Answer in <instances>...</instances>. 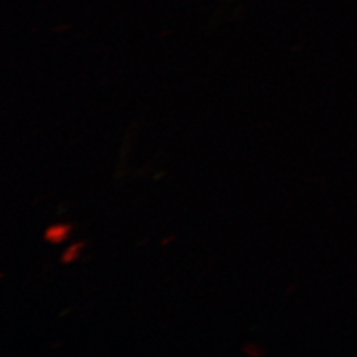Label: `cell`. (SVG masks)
<instances>
[{
  "mask_svg": "<svg viewBox=\"0 0 357 357\" xmlns=\"http://www.w3.org/2000/svg\"><path fill=\"white\" fill-rule=\"evenodd\" d=\"M69 231H70V227H68V225H54L47 230L45 237L51 243H63L68 237Z\"/></svg>",
  "mask_w": 357,
  "mask_h": 357,
  "instance_id": "cell-1",
  "label": "cell"
},
{
  "mask_svg": "<svg viewBox=\"0 0 357 357\" xmlns=\"http://www.w3.org/2000/svg\"><path fill=\"white\" fill-rule=\"evenodd\" d=\"M84 246V243H75V245H72L66 252H65V255H63V261L66 262V264H69V262H72V261H75L78 255H79V249Z\"/></svg>",
  "mask_w": 357,
  "mask_h": 357,
  "instance_id": "cell-2",
  "label": "cell"
}]
</instances>
